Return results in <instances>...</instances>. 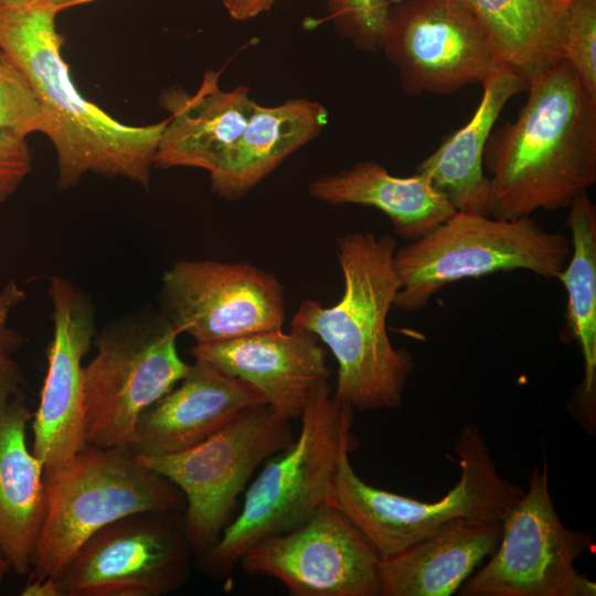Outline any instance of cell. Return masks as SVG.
<instances>
[{"instance_id": "cell-1", "label": "cell", "mask_w": 596, "mask_h": 596, "mask_svg": "<svg viewBox=\"0 0 596 596\" xmlns=\"http://www.w3.org/2000/svg\"><path fill=\"white\" fill-rule=\"evenodd\" d=\"M526 91L518 117L491 131L483 152L496 219L568 207L596 183V98L571 64L532 75Z\"/></svg>"}, {"instance_id": "cell-2", "label": "cell", "mask_w": 596, "mask_h": 596, "mask_svg": "<svg viewBox=\"0 0 596 596\" xmlns=\"http://www.w3.org/2000/svg\"><path fill=\"white\" fill-rule=\"evenodd\" d=\"M58 12L43 3H0V49L23 72L45 114L58 189L75 187L88 173L148 187L167 118L147 126L125 125L83 97L62 56Z\"/></svg>"}, {"instance_id": "cell-3", "label": "cell", "mask_w": 596, "mask_h": 596, "mask_svg": "<svg viewBox=\"0 0 596 596\" xmlns=\"http://www.w3.org/2000/svg\"><path fill=\"white\" fill-rule=\"evenodd\" d=\"M393 236L351 232L339 237L337 258L343 294L329 307L305 299L290 328L315 334L338 363L334 396L353 409L397 408L415 364L407 349L395 348L387 317L398 290Z\"/></svg>"}, {"instance_id": "cell-4", "label": "cell", "mask_w": 596, "mask_h": 596, "mask_svg": "<svg viewBox=\"0 0 596 596\" xmlns=\"http://www.w3.org/2000/svg\"><path fill=\"white\" fill-rule=\"evenodd\" d=\"M299 418L298 437L267 459L248 487L238 515L194 560L204 575L228 576L256 543L297 528L327 503L342 456L358 445L353 408L323 381L312 390Z\"/></svg>"}, {"instance_id": "cell-5", "label": "cell", "mask_w": 596, "mask_h": 596, "mask_svg": "<svg viewBox=\"0 0 596 596\" xmlns=\"http://www.w3.org/2000/svg\"><path fill=\"white\" fill-rule=\"evenodd\" d=\"M46 510L28 583L53 579L78 549L106 525L147 511H184L182 492L143 466L128 446L82 448L44 471Z\"/></svg>"}, {"instance_id": "cell-6", "label": "cell", "mask_w": 596, "mask_h": 596, "mask_svg": "<svg viewBox=\"0 0 596 596\" xmlns=\"http://www.w3.org/2000/svg\"><path fill=\"white\" fill-rule=\"evenodd\" d=\"M570 255V241L531 216L502 220L456 211L425 235L396 247L398 290L393 307L418 311L449 284L500 272L524 269L557 278Z\"/></svg>"}, {"instance_id": "cell-7", "label": "cell", "mask_w": 596, "mask_h": 596, "mask_svg": "<svg viewBox=\"0 0 596 596\" xmlns=\"http://www.w3.org/2000/svg\"><path fill=\"white\" fill-rule=\"evenodd\" d=\"M458 482L441 499L424 502L375 488L354 471L349 453L338 465L327 503L342 511L382 558L395 555L445 523L469 518L502 522L524 490L502 478L476 425L459 432Z\"/></svg>"}, {"instance_id": "cell-8", "label": "cell", "mask_w": 596, "mask_h": 596, "mask_svg": "<svg viewBox=\"0 0 596 596\" xmlns=\"http://www.w3.org/2000/svg\"><path fill=\"white\" fill-rule=\"evenodd\" d=\"M179 336L152 306L119 316L96 332L95 354L84 365L88 445L129 446L139 416L190 370L178 351Z\"/></svg>"}, {"instance_id": "cell-9", "label": "cell", "mask_w": 596, "mask_h": 596, "mask_svg": "<svg viewBox=\"0 0 596 596\" xmlns=\"http://www.w3.org/2000/svg\"><path fill=\"white\" fill-rule=\"evenodd\" d=\"M294 440L290 419L262 403L242 409L191 448L137 458L182 492L187 534L196 558L232 521L236 499L253 472Z\"/></svg>"}, {"instance_id": "cell-10", "label": "cell", "mask_w": 596, "mask_h": 596, "mask_svg": "<svg viewBox=\"0 0 596 596\" xmlns=\"http://www.w3.org/2000/svg\"><path fill=\"white\" fill-rule=\"evenodd\" d=\"M594 538L565 526L550 493L546 460L502 520L487 564L459 588L461 596H595L596 584L575 567Z\"/></svg>"}, {"instance_id": "cell-11", "label": "cell", "mask_w": 596, "mask_h": 596, "mask_svg": "<svg viewBox=\"0 0 596 596\" xmlns=\"http://www.w3.org/2000/svg\"><path fill=\"white\" fill-rule=\"evenodd\" d=\"M184 511L121 518L92 535L53 578L57 596H163L189 579Z\"/></svg>"}, {"instance_id": "cell-12", "label": "cell", "mask_w": 596, "mask_h": 596, "mask_svg": "<svg viewBox=\"0 0 596 596\" xmlns=\"http://www.w3.org/2000/svg\"><path fill=\"white\" fill-rule=\"evenodd\" d=\"M379 50L409 96L450 95L510 68L459 0H393Z\"/></svg>"}, {"instance_id": "cell-13", "label": "cell", "mask_w": 596, "mask_h": 596, "mask_svg": "<svg viewBox=\"0 0 596 596\" xmlns=\"http://www.w3.org/2000/svg\"><path fill=\"white\" fill-rule=\"evenodd\" d=\"M158 297L162 313L195 343L283 329L286 319L280 281L246 262L177 260L163 273Z\"/></svg>"}, {"instance_id": "cell-14", "label": "cell", "mask_w": 596, "mask_h": 596, "mask_svg": "<svg viewBox=\"0 0 596 596\" xmlns=\"http://www.w3.org/2000/svg\"><path fill=\"white\" fill-rule=\"evenodd\" d=\"M382 557L338 508H318L297 528L252 546L240 565L278 579L291 596H380Z\"/></svg>"}, {"instance_id": "cell-15", "label": "cell", "mask_w": 596, "mask_h": 596, "mask_svg": "<svg viewBox=\"0 0 596 596\" xmlns=\"http://www.w3.org/2000/svg\"><path fill=\"white\" fill-rule=\"evenodd\" d=\"M53 333L40 402L32 416V453L44 471L67 464L86 446L84 358L96 334L93 298L73 280H47Z\"/></svg>"}, {"instance_id": "cell-16", "label": "cell", "mask_w": 596, "mask_h": 596, "mask_svg": "<svg viewBox=\"0 0 596 596\" xmlns=\"http://www.w3.org/2000/svg\"><path fill=\"white\" fill-rule=\"evenodd\" d=\"M190 353L194 360L255 386L268 405L290 421L301 416L312 390L329 381L331 373L320 340L295 328L195 343Z\"/></svg>"}, {"instance_id": "cell-17", "label": "cell", "mask_w": 596, "mask_h": 596, "mask_svg": "<svg viewBox=\"0 0 596 596\" xmlns=\"http://www.w3.org/2000/svg\"><path fill=\"white\" fill-rule=\"evenodd\" d=\"M262 403L265 397L252 384L194 360L187 375L139 416L128 447L141 457L180 453Z\"/></svg>"}, {"instance_id": "cell-18", "label": "cell", "mask_w": 596, "mask_h": 596, "mask_svg": "<svg viewBox=\"0 0 596 596\" xmlns=\"http://www.w3.org/2000/svg\"><path fill=\"white\" fill-rule=\"evenodd\" d=\"M221 72L207 71L190 94L171 87L160 97L169 111L153 164L161 169L190 167L211 173L221 169L243 134L256 104L248 88L224 91Z\"/></svg>"}, {"instance_id": "cell-19", "label": "cell", "mask_w": 596, "mask_h": 596, "mask_svg": "<svg viewBox=\"0 0 596 596\" xmlns=\"http://www.w3.org/2000/svg\"><path fill=\"white\" fill-rule=\"evenodd\" d=\"M502 522L458 518L380 563V596H450L501 539Z\"/></svg>"}, {"instance_id": "cell-20", "label": "cell", "mask_w": 596, "mask_h": 596, "mask_svg": "<svg viewBox=\"0 0 596 596\" xmlns=\"http://www.w3.org/2000/svg\"><path fill=\"white\" fill-rule=\"evenodd\" d=\"M33 413L24 394L0 407V556L29 574L46 510L44 466L26 443Z\"/></svg>"}, {"instance_id": "cell-21", "label": "cell", "mask_w": 596, "mask_h": 596, "mask_svg": "<svg viewBox=\"0 0 596 596\" xmlns=\"http://www.w3.org/2000/svg\"><path fill=\"white\" fill-rule=\"evenodd\" d=\"M328 118L322 104L306 98L275 106L256 103L225 162L210 174L212 190L227 201L242 199L290 155L317 138Z\"/></svg>"}, {"instance_id": "cell-22", "label": "cell", "mask_w": 596, "mask_h": 596, "mask_svg": "<svg viewBox=\"0 0 596 596\" xmlns=\"http://www.w3.org/2000/svg\"><path fill=\"white\" fill-rule=\"evenodd\" d=\"M308 191L324 203L374 207L390 219L397 236L408 241L425 235L456 212L449 198L422 173L397 177L371 160L322 174Z\"/></svg>"}, {"instance_id": "cell-23", "label": "cell", "mask_w": 596, "mask_h": 596, "mask_svg": "<svg viewBox=\"0 0 596 596\" xmlns=\"http://www.w3.org/2000/svg\"><path fill=\"white\" fill-rule=\"evenodd\" d=\"M481 86L480 103L468 123L450 134L425 158L416 172L444 192L456 211L488 215L489 182L483 170L485 148L502 109L510 98L526 91L528 81L512 68H507Z\"/></svg>"}, {"instance_id": "cell-24", "label": "cell", "mask_w": 596, "mask_h": 596, "mask_svg": "<svg viewBox=\"0 0 596 596\" xmlns=\"http://www.w3.org/2000/svg\"><path fill=\"white\" fill-rule=\"evenodd\" d=\"M571 255L558 275L566 295L565 334L581 349L584 376L573 414L588 432L596 426V209L587 193L568 205Z\"/></svg>"}, {"instance_id": "cell-25", "label": "cell", "mask_w": 596, "mask_h": 596, "mask_svg": "<svg viewBox=\"0 0 596 596\" xmlns=\"http://www.w3.org/2000/svg\"><path fill=\"white\" fill-rule=\"evenodd\" d=\"M504 63L526 81L564 60L565 6L558 0H459Z\"/></svg>"}, {"instance_id": "cell-26", "label": "cell", "mask_w": 596, "mask_h": 596, "mask_svg": "<svg viewBox=\"0 0 596 596\" xmlns=\"http://www.w3.org/2000/svg\"><path fill=\"white\" fill-rule=\"evenodd\" d=\"M46 129L45 114L28 78L0 49V130L26 138L45 135Z\"/></svg>"}, {"instance_id": "cell-27", "label": "cell", "mask_w": 596, "mask_h": 596, "mask_svg": "<svg viewBox=\"0 0 596 596\" xmlns=\"http://www.w3.org/2000/svg\"><path fill=\"white\" fill-rule=\"evenodd\" d=\"M563 56L596 98V0H573L565 6Z\"/></svg>"}, {"instance_id": "cell-28", "label": "cell", "mask_w": 596, "mask_h": 596, "mask_svg": "<svg viewBox=\"0 0 596 596\" xmlns=\"http://www.w3.org/2000/svg\"><path fill=\"white\" fill-rule=\"evenodd\" d=\"M327 19L358 50H379L393 0H324Z\"/></svg>"}, {"instance_id": "cell-29", "label": "cell", "mask_w": 596, "mask_h": 596, "mask_svg": "<svg viewBox=\"0 0 596 596\" xmlns=\"http://www.w3.org/2000/svg\"><path fill=\"white\" fill-rule=\"evenodd\" d=\"M26 298L24 289L10 279L0 289V407L10 398L22 395L24 377L15 354L22 348V334L9 324L13 309Z\"/></svg>"}, {"instance_id": "cell-30", "label": "cell", "mask_w": 596, "mask_h": 596, "mask_svg": "<svg viewBox=\"0 0 596 596\" xmlns=\"http://www.w3.org/2000/svg\"><path fill=\"white\" fill-rule=\"evenodd\" d=\"M31 167L25 138L0 130V207L17 191Z\"/></svg>"}, {"instance_id": "cell-31", "label": "cell", "mask_w": 596, "mask_h": 596, "mask_svg": "<svg viewBox=\"0 0 596 596\" xmlns=\"http://www.w3.org/2000/svg\"><path fill=\"white\" fill-rule=\"evenodd\" d=\"M276 0H223L227 13L236 21H247L268 11Z\"/></svg>"}, {"instance_id": "cell-32", "label": "cell", "mask_w": 596, "mask_h": 596, "mask_svg": "<svg viewBox=\"0 0 596 596\" xmlns=\"http://www.w3.org/2000/svg\"><path fill=\"white\" fill-rule=\"evenodd\" d=\"M92 1L94 0H39L38 3L49 4L62 11L71 7L89 3Z\"/></svg>"}, {"instance_id": "cell-33", "label": "cell", "mask_w": 596, "mask_h": 596, "mask_svg": "<svg viewBox=\"0 0 596 596\" xmlns=\"http://www.w3.org/2000/svg\"><path fill=\"white\" fill-rule=\"evenodd\" d=\"M39 0H0L1 4L13 6V7H25L30 4L38 3Z\"/></svg>"}, {"instance_id": "cell-34", "label": "cell", "mask_w": 596, "mask_h": 596, "mask_svg": "<svg viewBox=\"0 0 596 596\" xmlns=\"http://www.w3.org/2000/svg\"><path fill=\"white\" fill-rule=\"evenodd\" d=\"M10 572V568L8 564L4 562V560L0 556V592L2 588V585L4 583L7 574Z\"/></svg>"}, {"instance_id": "cell-35", "label": "cell", "mask_w": 596, "mask_h": 596, "mask_svg": "<svg viewBox=\"0 0 596 596\" xmlns=\"http://www.w3.org/2000/svg\"><path fill=\"white\" fill-rule=\"evenodd\" d=\"M563 6H566L567 3H570L571 1L573 0H558Z\"/></svg>"}]
</instances>
